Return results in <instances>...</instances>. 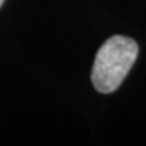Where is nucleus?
Returning <instances> with one entry per match:
<instances>
[{
	"mask_svg": "<svg viewBox=\"0 0 146 146\" xmlns=\"http://www.w3.org/2000/svg\"><path fill=\"white\" fill-rule=\"evenodd\" d=\"M3 3H4V0H0V7L3 5Z\"/></svg>",
	"mask_w": 146,
	"mask_h": 146,
	"instance_id": "nucleus-2",
	"label": "nucleus"
},
{
	"mask_svg": "<svg viewBox=\"0 0 146 146\" xmlns=\"http://www.w3.org/2000/svg\"><path fill=\"white\" fill-rule=\"evenodd\" d=\"M138 45L131 38L115 35L102 45L96 54L91 73L92 84L102 94H111L119 88L134 65Z\"/></svg>",
	"mask_w": 146,
	"mask_h": 146,
	"instance_id": "nucleus-1",
	"label": "nucleus"
}]
</instances>
